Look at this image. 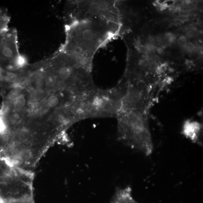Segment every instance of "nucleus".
Returning <instances> with one entry per match:
<instances>
[{
  "label": "nucleus",
  "mask_w": 203,
  "mask_h": 203,
  "mask_svg": "<svg viewBox=\"0 0 203 203\" xmlns=\"http://www.w3.org/2000/svg\"><path fill=\"white\" fill-rule=\"evenodd\" d=\"M149 113L147 111H123L117 117L118 139L147 156L151 154L153 150Z\"/></svg>",
  "instance_id": "obj_1"
},
{
  "label": "nucleus",
  "mask_w": 203,
  "mask_h": 203,
  "mask_svg": "<svg viewBox=\"0 0 203 203\" xmlns=\"http://www.w3.org/2000/svg\"><path fill=\"white\" fill-rule=\"evenodd\" d=\"M129 83L127 91L123 101V111L150 112L155 99L157 85L143 80Z\"/></svg>",
  "instance_id": "obj_2"
},
{
  "label": "nucleus",
  "mask_w": 203,
  "mask_h": 203,
  "mask_svg": "<svg viewBox=\"0 0 203 203\" xmlns=\"http://www.w3.org/2000/svg\"><path fill=\"white\" fill-rule=\"evenodd\" d=\"M27 60L20 54L16 29H8L0 38V68L15 71L28 65Z\"/></svg>",
  "instance_id": "obj_3"
},
{
  "label": "nucleus",
  "mask_w": 203,
  "mask_h": 203,
  "mask_svg": "<svg viewBox=\"0 0 203 203\" xmlns=\"http://www.w3.org/2000/svg\"><path fill=\"white\" fill-rule=\"evenodd\" d=\"M181 134L193 143L202 146L203 124L200 122L186 120L182 124Z\"/></svg>",
  "instance_id": "obj_4"
},
{
  "label": "nucleus",
  "mask_w": 203,
  "mask_h": 203,
  "mask_svg": "<svg viewBox=\"0 0 203 203\" xmlns=\"http://www.w3.org/2000/svg\"><path fill=\"white\" fill-rule=\"evenodd\" d=\"M111 203H137L131 194L130 187L118 188Z\"/></svg>",
  "instance_id": "obj_5"
},
{
  "label": "nucleus",
  "mask_w": 203,
  "mask_h": 203,
  "mask_svg": "<svg viewBox=\"0 0 203 203\" xmlns=\"http://www.w3.org/2000/svg\"><path fill=\"white\" fill-rule=\"evenodd\" d=\"M10 17L7 11L0 8V38L8 29Z\"/></svg>",
  "instance_id": "obj_6"
},
{
  "label": "nucleus",
  "mask_w": 203,
  "mask_h": 203,
  "mask_svg": "<svg viewBox=\"0 0 203 203\" xmlns=\"http://www.w3.org/2000/svg\"><path fill=\"white\" fill-rule=\"evenodd\" d=\"M4 202L5 203H34L33 198L8 200V201H4Z\"/></svg>",
  "instance_id": "obj_7"
},
{
  "label": "nucleus",
  "mask_w": 203,
  "mask_h": 203,
  "mask_svg": "<svg viewBox=\"0 0 203 203\" xmlns=\"http://www.w3.org/2000/svg\"><path fill=\"white\" fill-rule=\"evenodd\" d=\"M89 10L91 14L95 15L99 12L101 7L97 3H92L89 6Z\"/></svg>",
  "instance_id": "obj_8"
},
{
  "label": "nucleus",
  "mask_w": 203,
  "mask_h": 203,
  "mask_svg": "<svg viewBox=\"0 0 203 203\" xmlns=\"http://www.w3.org/2000/svg\"><path fill=\"white\" fill-rule=\"evenodd\" d=\"M82 36L84 40L89 41L93 38L94 34L91 30L87 29L83 31Z\"/></svg>",
  "instance_id": "obj_9"
},
{
  "label": "nucleus",
  "mask_w": 203,
  "mask_h": 203,
  "mask_svg": "<svg viewBox=\"0 0 203 203\" xmlns=\"http://www.w3.org/2000/svg\"><path fill=\"white\" fill-rule=\"evenodd\" d=\"M175 38L174 35L170 32L166 33L164 35V39L169 43H172L175 40Z\"/></svg>",
  "instance_id": "obj_10"
},
{
  "label": "nucleus",
  "mask_w": 203,
  "mask_h": 203,
  "mask_svg": "<svg viewBox=\"0 0 203 203\" xmlns=\"http://www.w3.org/2000/svg\"><path fill=\"white\" fill-rule=\"evenodd\" d=\"M186 50L189 52H191L194 50L195 49V46L194 44L191 42H188L184 46Z\"/></svg>",
  "instance_id": "obj_11"
},
{
  "label": "nucleus",
  "mask_w": 203,
  "mask_h": 203,
  "mask_svg": "<svg viewBox=\"0 0 203 203\" xmlns=\"http://www.w3.org/2000/svg\"><path fill=\"white\" fill-rule=\"evenodd\" d=\"M177 44L181 47H184L187 43V40L184 36H182L179 38L177 41Z\"/></svg>",
  "instance_id": "obj_12"
},
{
  "label": "nucleus",
  "mask_w": 203,
  "mask_h": 203,
  "mask_svg": "<svg viewBox=\"0 0 203 203\" xmlns=\"http://www.w3.org/2000/svg\"><path fill=\"white\" fill-rule=\"evenodd\" d=\"M155 48L154 45L151 43H147L145 46V48L146 50L148 51H151L154 50Z\"/></svg>",
  "instance_id": "obj_13"
},
{
  "label": "nucleus",
  "mask_w": 203,
  "mask_h": 203,
  "mask_svg": "<svg viewBox=\"0 0 203 203\" xmlns=\"http://www.w3.org/2000/svg\"><path fill=\"white\" fill-rule=\"evenodd\" d=\"M73 51L75 54H80L83 51V49H82L81 47L79 46H77L75 47L73 49Z\"/></svg>",
  "instance_id": "obj_14"
},
{
  "label": "nucleus",
  "mask_w": 203,
  "mask_h": 203,
  "mask_svg": "<svg viewBox=\"0 0 203 203\" xmlns=\"http://www.w3.org/2000/svg\"><path fill=\"white\" fill-rule=\"evenodd\" d=\"M123 11L124 14L128 15V14H130L131 8L129 6H126L123 9Z\"/></svg>",
  "instance_id": "obj_15"
},
{
  "label": "nucleus",
  "mask_w": 203,
  "mask_h": 203,
  "mask_svg": "<svg viewBox=\"0 0 203 203\" xmlns=\"http://www.w3.org/2000/svg\"><path fill=\"white\" fill-rule=\"evenodd\" d=\"M138 9L137 7H132V8H131V12H130V13L132 15H137L138 14Z\"/></svg>",
  "instance_id": "obj_16"
},
{
  "label": "nucleus",
  "mask_w": 203,
  "mask_h": 203,
  "mask_svg": "<svg viewBox=\"0 0 203 203\" xmlns=\"http://www.w3.org/2000/svg\"><path fill=\"white\" fill-rule=\"evenodd\" d=\"M179 20L181 22H184L188 20V17L185 16V15H182L179 18Z\"/></svg>",
  "instance_id": "obj_17"
},
{
  "label": "nucleus",
  "mask_w": 203,
  "mask_h": 203,
  "mask_svg": "<svg viewBox=\"0 0 203 203\" xmlns=\"http://www.w3.org/2000/svg\"><path fill=\"white\" fill-rule=\"evenodd\" d=\"M82 56L84 58H86L89 56V53L85 51L82 54Z\"/></svg>",
  "instance_id": "obj_18"
},
{
  "label": "nucleus",
  "mask_w": 203,
  "mask_h": 203,
  "mask_svg": "<svg viewBox=\"0 0 203 203\" xmlns=\"http://www.w3.org/2000/svg\"><path fill=\"white\" fill-rule=\"evenodd\" d=\"M158 52L159 54H163V50L161 48H159L158 49Z\"/></svg>",
  "instance_id": "obj_19"
}]
</instances>
